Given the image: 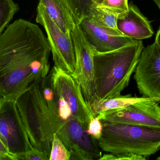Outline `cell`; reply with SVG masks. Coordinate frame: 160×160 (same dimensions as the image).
Returning <instances> with one entry per match:
<instances>
[{"label":"cell","instance_id":"1","mask_svg":"<svg viewBox=\"0 0 160 160\" xmlns=\"http://www.w3.org/2000/svg\"><path fill=\"white\" fill-rule=\"evenodd\" d=\"M50 47L39 26L19 19L0 34V97L16 100L50 72Z\"/></svg>","mask_w":160,"mask_h":160},{"label":"cell","instance_id":"2","mask_svg":"<svg viewBox=\"0 0 160 160\" xmlns=\"http://www.w3.org/2000/svg\"><path fill=\"white\" fill-rule=\"evenodd\" d=\"M144 49L141 40L114 50L94 52L95 88L98 101L118 97L129 83Z\"/></svg>","mask_w":160,"mask_h":160},{"label":"cell","instance_id":"3","mask_svg":"<svg viewBox=\"0 0 160 160\" xmlns=\"http://www.w3.org/2000/svg\"><path fill=\"white\" fill-rule=\"evenodd\" d=\"M98 142L102 151L118 155L132 153L147 158L160 150V128L102 121Z\"/></svg>","mask_w":160,"mask_h":160},{"label":"cell","instance_id":"4","mask_svg":"<svg viewBox=\"0 0 160 160\" xmlns=\"http://www.w3.org/2000/svg\"><path fill=\"white\" fill-rule=\"evenodd\" d=\"M38 83L26 89L16 99V104L33 147L49 158L52 138L48 131L38 97Z\"/></svg>","mask_w":160,"mask_h":160},{"label":"cell","instance_id":"5","mask_svg":"<svg viewBox=\"0 0 160 160\" xmlns=\"http://www.w3.org/2000/svg\"><path fill=\"white\" fill-rule=\"evenodd\" d=\"M0 139L15 160L34 148L14 100L0 97Z\"/></svg>","mask_w":160,"mask_h":160},{"label":"cell","instance_id":"6","mask_svg":"<svg viewBox=\"0 0 160 160\" xmlns=\"http://www.w3.org/2000/svg\"><path fill=\"white\" fill-rule=\"evenodd\" d=\"M70 34L76 58V72L73 77L78 83L85 101L92 112V106L98 101L94 79L95 50L88 42L79 24L76 25Z\"/></svg>","mask_w":160,"mask_h":160},{"label":"cell","instance_id":"7","mask_svg":"<svg viewBox=\"0 0 160 160\" xmlns=\"http://www.w3.org/2000/svg\"><path fill=\"white\" fill-rule=\"evenodd\" d=\"M36 21L46 31L54 67L73 76L76 69L75 49L70 33L63 32L40 6H38Z\"/></svg>","mask_w":160,"mask_h":160},{"label":"cell","instance_id":"8","mask_svg":"<svg viewBox=\"0 0 160 160\" xmlns=\"http://www.w3.org/2000/svg\"><path fill=\"white\" fill-rule=\"evenodd\" d=\"M87 128L71 116L56 134L71 154L70 160H99L102 156L98 142L88 133Z\"/></svg>","mask_w":160,"mask_h":160},{"label":"cell","instance_id":"9","mask_svg":"<svg viewBox=\"0 0 160 160\" xmlns=\"http://www.w3.org/2000/svg\"><path fill=\"white\" fill-rule=\"evenodd\" d=\"M160 98H145L128 107L98 115L101 121L160 128Z\"/></svg>","mask_w":160,"mask_h":160},{"label":"cell","instance_id":"10","mask_svg":"<svg viewBox=\"0 0 160 160\" xmlns=\"http://www.w3.org/2000/svg\"><path fill=\"white\" fill-rule=\"evenodd\" d=\"M134 79L142 97L160 99V47L157 43L144 48Z\"/></svg>","mask_w":160,"mask_h":160},{"label":"cell","instance_id":"11","mask_svg":"<svg viewBox=\"0 0 160 160\" xmlns=\"http://www.w3.org/2000/svg\"><path fill=\"white\" fill-rule=\"evenodd\" d=\"M53 89L68 105L72 116L87 128L94 117L88 107L78 82L73 76L53 66L50 71Z\"/></svg>","mask_w":160,"mask_h":160},{"label":"cell","instance_id":"12","mask_svg":"<svg viewBox=\"0 0 160 160\" xmlns=\"http://www.w3.org/2000/svg\"><path fill=\"white\" fill-rule=\"evenodd\" d=\"M79 25L88 42L98 52L114 50L136 40L126 36L115 35L102 28L90 18L83 20Z\"/></svg>","mask_w":160,"mask_h":160},{"label":"cell","instance_id":"13","mask_svg":"<svg viewBox=\"0 0 160 160\" xmlns=\"http://www.w3.org/2000/svg\"><path fill=\"white\" fill-rule=\"evenodd\" d=\"M38 91L46 123L53 136L63 124L60 115L59 97L52 86L50 72L38 83Z\"/></svg>","mask_w":160,"mask_h":160},{"label":"cell","instance_id":"14","mask_svg":"<svg viewBox=\"0 0 160 160\" xmlns=\"http://www.w3.org/2000/svg\"><path fill=\"white\" fill-rule=\"evenodd\" d=\"M117 26L124 35L135 40L148 39L154 34L150 22L132 3L129 4L127 13L118 18Z\"/></svg>","mask_w":160,"mask_h":160},{"label":"cell","instance_id":"15","mask_svg":"<svg viewBox=\"0 0 160 160\" xmlns=\"http://www.w3.org/2000/svg\"><path fill=\"white\" fill-rule=\"evenodd\" d=\"M41 6L58 27L69 34L76 24L63 0H39Z\"/></svg>","mask_w":160,"mask_h":160},{"label":"cell","instance_id":"16","mask_svg":"<svg viewBox=\"0 0 160 160\" xmlns=\"http://www.w3.org/2000/svg\"><path fill=\"white\" fill-rule=\"evenodd\" d=\"M147 98L133 97L131 95H121L118 97L99 101L91 108L93 116L109 112L128 107L135 102L143 100Z\"/></svg>","mask_w":160,"mask_h":160},{"label":"cell","instance_id":"17","mask_svg":"<svg viewBox=\"0 0 160 160\" xmlns=\"http://www.w3.org/2000/svg\"><path fill=\"white\" fill-rule=\"evenodd\" d=\"M76 25L88 18L94 8L100 5L103 0H63Z\"/></svg>","mask_w":160,"mask_h":160},{"label":"cell","instance_id":"18","mask_svg":"<svg viewBox=\"0 0 160 160\" xmlns=\"http://www.w3.org/2000/svg\"><path fill=\"white\" fill-rule=\"evenodd\" d=\"M106 31L117 36H125L118 30V16L101 8L97 7L92 10L89 18Z\"/></svg>","mask_w":160,"mask_h":160},{"label":"cell","instance_id":"19","mask_svg":"<svg viewBox=\"0 0 160 160\" xmlns=\"http://www.w3.org/2000/svg\"><path fill=\"white\" fill-rule=\"evenodd\" d=\"M19 10L18 5L13 0H0V34Z\"/></svg>","mask_w":160,"mask_h":160},{"label":"cell","instance_id":"20","mask_svg":"<svg viewBox=\"0 0 160 160\" xmlns=\"http://www.w3.org/2000/svg\"><path fill=\"white\" fill-rule=\"evenodd\" d=\"M97 7L103 8L118 18L128 12L129 4L128 0H103Z\"/></svg>","mask_w":160,"mask_h":160},{"label":"cell","instance_id":"21","mask_svg":"<svg viewBox=\"0 0 160 160\" xmlns=\"http://www.w3.org/2000/svg\"><path fill=\"white\" fill-rule=\"evenodd\" d=\"M70 156L69 151L55 133L52 144L49 160H70Z\"/></svg>","mask_w":160,"mask_h":160},{"label":"cell","instance_id":"22","mask_svg":"<svg viewBox=\"0 0 160 160\" xmlns=\"http://www.w3.org/2000/svg\"><path fill=\"white\" fill-rule=\"evenodd\" d=\"M102 129V122L97 116H96L91 118L87 132L89 135L97 141L101 137Z\"/></svg>","mask_w":160,"mask_h":160},{"label":"cell","instance_id":"23","mask_svg":"<svg viewBox=\"0 0 160 160\" xmlns=\"http://www.w3.org/2000/svg\"><path fill=\"white\" fill-rule=\"evenodd\" d=\"M146 157L143 156H140L137 154H132V153H125V154H104L102 156L99 160H146Z\"/></svg>","mask_w":160,"mask_h":160},{"label":"cell","instance_id":"24","mask_svg":"<svg viewBox=\"0 0 160 160\" xmlns=\"http://www.w3.org/2000/svg\"><path fill=\"white\" fill-rule=\"evenodd\" d=\"M49 160V158L42 151L34 147L31 151L16 157V160Z\"/></svg>","mask_w":160,"mask_h":160},{"label":"cell","instance_id":"25","mask_svg":"<svg viewBox=\"0 0 160 160\" xmlns=\"http://www.w3.org/2000/svg\"><path fill=\"white\" fill-rule=\"evenodd\" d=\"M0 158H2V160H15L14 157L9 154L7 148L1 141V139H0Z\"/></svg>","mask_w":160,"mask_h":160},{"label":"cell","instance_id":"26","mask_svg":"<svg viewBox=\"0 0 160 160\" xmlns=\"http://www.w3.org/2000/svg\"><path fill=\"white\" fill-rule=\"evenodd\" d=\"M155 43H157L160 47V27L156 35V39H155Z\"/></svg>","mask_w":160,"mask_h":160},{"label":"cell","instance_id":"27","mask_svg":"<svg viewBox=\"0 0 160 160\" xmlns=\"http://www.w3.org/2000/svg\"><path fill=\"white\" fill-rule=\"evenodd\" d=\"M153 1L156 3V4L157 5L160 10V0H153Z\"/></svg>","mask_w":160,"mask_h":160},{"label":"cell","instance_id":"28","mask_svg":"<svg viewBox=\"0 0 160 160\" xmlns=\"http://www.w3.org/2000/svg\"><path fill=\"white\" fill-rule=\"evenodd\" d=\"M157 160H160V157H158L157 158Z\"/></svg>","mask_w":160,"mask_h":160},{"label":"cell","instance_id":"29","mask_svg":"<svg viewBox=\"0 0 160 160\" xmlns=\"http://www.w3.org/2000/svg\"><path fill=\"white\" fill-rule=\"evenodd\" d=\"M0 160H2V158H0Z\"/></svg>","mask_w":160,"mask_h":160}]
</instances>
